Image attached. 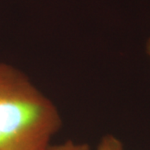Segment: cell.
<instances>
[{
  "instance_id": "cell-1",
  "label": "cell",
  "mask_w": 150,
  "mask_h": 150,
  "mask_svg": "<svg viewBox=\"0 0 150 150\" xmlns=\"http://www.w3.org/2000/svg\"><path fill=\"white\" fill-rule=\"evenodd\" d=\"M60 125L51 100L20 71L0 63V150H45Z\"/></svg>"
},
{
  "instance_id": "cell-2",
  "label": "cell",
  "mask_w": 150,
  "mask_h": 150,
  "mask_svg": "<svg viewBox=\"0 0 150 150\" xmlns=\"http://www.w3.org/2000/svg\"><path fill=\"white\" fill-rule=\"evenodd\" d=\"M98 150H123V149L119 140L112 135H107L101 140Z\"/></svg>"
},
{
  "instance_id": "cell-3",
  "label": "cell",
  "mask_w": 150,
  "mask_h": 150,
  "mask_svg": "<svg viewBox=\"0 0 150 150\" xmlns=\"http://www.w3.org/2000/svg\"><path fill=\"white\" fill-rule=\"evenodd\" d=\"M45 150H89V149L87 144L75 143L69 140L60 144L49 145Z\"/></svg>"
},
{
  "instance_id": "cell-4",
  "label": "cell",
  "mask_w": 150,
  "mask_h": 150,
  "mask_svg": "<svg viewBox=\"0 0 150 150\" xmlns=\"http://www.w3.org/2000/svg\"><path fill=\"white\" fill-rule=\"evenodd\" d=\"M147 52H148V54L150 55V39L149 40L148 43H147Z\"/></svg>"
}]
</instances>
